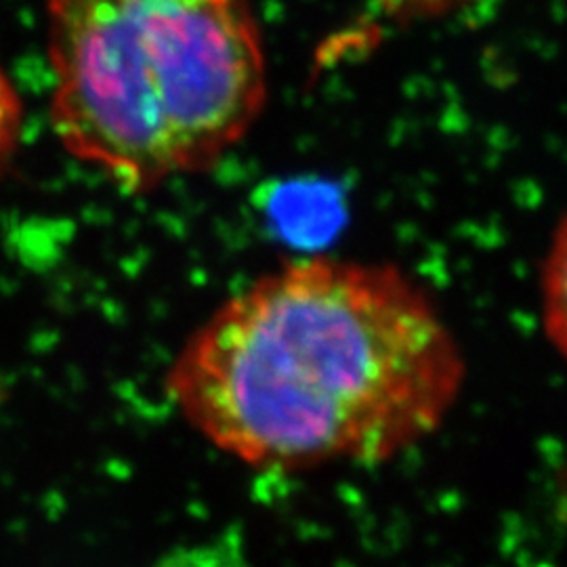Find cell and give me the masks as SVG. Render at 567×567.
Here are the masks:
<instances>
[{"label": "cell", "mask_w": 567, "mask_h": 567, "mask_svg": "<svg viewBox=\"0 0 567 567\" xmlns=\"http://www.w3.org/2000/svg\"><path fill=\"white\" fill-rule=\"evenodd\" d=\"M465 379L458 339L404 269L305 257L217 305L173 360L166 393L219 452L297 471L419 446Z\"/></svg>", "instance_id": "1"}, {"label": "cell", "mask_w": 567, "mask_h": 567, "mask_svg": "<svg viewBox=\"0 0 567 567\" xmlns=\"http://www.w3.org/2000/svg\"><path fill=\"white\" fill-rule=\"evenodd\" d=\"M51 126L124 192L213 168L267 105L250 0H47Z\"/></svg>", "instance_id": "2"}, {"label": "cell", "mask_w": 567, "mask_h": 567, "mask_svg": "<svg viewBox=\"0 0 567 567\" xmlns=\"http://www.w3.org/2000/svg\"><path fill=\"white\" fill-rule=\"evenodd\" d=\"M540 311L548 343L567 364V213L555 225L543 259Z\"/></svg>", "instance_id": "3"}, {"label": "cell", "mask_w": 567, "mask_h": 567, "mask_svg": "<svg viewBox=\"0 0 567 567\" xmlns=\"http://www.w3.org/2000/svg\"><path fill=\"white\" fill-rule=\"evenodd\" d=\"M23 105L20 93L0 68V173L9 166L21 137Z\"/></svg>", "instance_id": "4"}, {"label": "cell", "mask_w": 567, "mask_h": 567, "mask_svg": "<svg viewBox=\"0 0 567 567\" xmlns=\"http://www.w3.org/2000/svg\"><path fill=\"white\" fill-rule=\"evenodd\" d=\"M386 16L402 21L435 20L458 11L468 0H374Z\"/></svg>", "instance_id": "5"}]
</instances>
